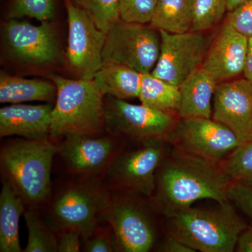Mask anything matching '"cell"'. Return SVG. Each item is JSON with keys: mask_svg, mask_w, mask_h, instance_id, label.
<instances>
[{"mask_svg": "<svg viewBox=\"0 0 252 252\" xmlns=\"http://www.w3.org/2000/svg\"><path fill=\"white\" fill-rule=\"evenodd\" d=\"M231 183L223 160H210L172 146L158 168L155 188L149 200L158 215L165 218L187 210L198 200L228 201L227 192Z\"/></svg>", "mask_w": 252, "mask_h": 252, "instance_id": "1", "label": "cell"}, {"mask_svg": "<svg viewBox=\"0 0 252 252\" xmlns=\"http://www.w3.org/2000/svg\"><path fill=\"white\" fill-rule=\"evenodd\" d=\"M56 153L57 142L51 138L4 141L0 147L1 182L23 198L26 207L42 206L52 190L51 172Z\"/></svg>", "mask_w": 252, "mask_h": 252, "instance_id": "2", "label": "cell"}, {"mask_svg": "<svg viewBox=\"0 0 252 252\" xmlns=\"http://www.w3.org/2000/svg\"><path fill=\"white\" fill-rule=\"evenodd\" d=\"M228 200L210 208L190 207L162 218L164 234L195 252H233L240 235L249 226Z\"/></svg>", "mask_w": 252, "mask_h": 252, "instance_id": "3", "label": "cell"}, {"mask_svg": "<svg viewBox=\"0 0 252 252\" xmlns=\"http://www.w3.org/2000/svg\"><path fill=\"white\" fill-rule=\"evenodd\" d=\"M53 185L49 198L39 207L46 223L56 233L75 228L88 236L102 222L101 210L106 189L103 180L65 175Z\"/></svg>", "mask_w": 252, "mask_h": 252, "instance_id": "4", "label": "cell"}, {"mask_svg": "<svg viewBox=\"0 0 252 252\" xmlns=\"http://www.w3.org/2000/svg\"><path fill=\"white\" fill-rule=\"evenodd\" d=\"M57 95L52 112L50 138L58 141L67 134L99 136L107 133L104 94L94 79L53 76Z\"/></svg>", "mask_w": 252, "mask_h": 252, "instance_id": "5", "label": "cell"}, {"mask_svg": "<svg viewBox=\"0 0 252 252\" xmlns=\"http://www.w3.org/2000/svg\"><path fill=\"white\" fill-rule=\"evenodd\" d=\"M101 217L114 230L118 252L152 251L163 233L162 218L142 195L106 189Z\"/></svg>", "mask_w": 252, "mask_h": 252, "instance_id": "6", "label": "cell"}, {"mask_svg": "<svg viewBox=\"0 0 252 252\" xmlns=\"http://www.w3.org/2000/svg\"><path fill=\"white\" fill-rule=\"evenodd\" d=\"M171 147L163 140L127 144L106 174L104 188L150 198L158 168Z\"/></svg>", "mask_w": 252, "mask_h": 252, "instance_id": "7", "label": "cell"}, {"mask_svg": "<svg viewBox=\"0 0 252 252\" xmlns=\"http://www.w3.org/2000/svg\"><path fill=\"white\" fill-rule=\"evenodd\" d=\"M104 101L106 131L127 144L154 140L168 142L180 119L177 112L130 104L110 95L104 96Z\"/></svg>", "mask_w": 252, "mask_h": 252, "instance_id": "8", "label": "cell"}, {"mask_svg": "<svg viewBox=\"0 0 252 252\" xmlns=\"http://www.w3.org/2000/svg\"><path fill=\"white\" fill-rule=\"evenodd\" d=\"M57 142V153L66 175L103 180L112 162L127 143L111 134H67Z\"/></svg>", "mask_w": 252, "mask_h": 252, "instance_id": "9", "label": "cell"}, {"mask_svg": "<svg viewBox=\"0 0 252 252\" xmlns=\"http://www.w3.org/2000/svg\"><path fill=\"white\" fill-rule=\"evenodd\" d=\"M154 30L119 20L107 32L102 52L103 64H124L142 74L152 72L160 46V34Z\"/></svg>", "mask_w": 252, "mask_h": 252, "instance_id": "10", "label": "cell"}, {"mask_svg": "<svg viewBox=\"0 0 252 252\" xmlns=\"http://www.w3.org/2000/svg\"><path fill=\"white\" fill-rule=\"evenodd\" d=\"M67 10V59L80 79H94L103 66L102 52L107 32L99 29L89 14L72 0H63Z\"/></svg>", "mask_w": 252, "mask_h": 252, "instance_id": "11", "label": "cell"}, {"mask_svg": "<svg viewBox=\"0 0 252 252\" xmlns=\"http://www.w3.org/2000/svg\"><path fill=\"white\" fill-rule=\"evenodd\" d=\"M172 147L210 160L222 161L241 144L226 126L212 119H180L168 139Z\"/></svg>", "mask_w": 252, "mask_h": 252, "instance_id": "12", "label": "cell"}, {"mask_svg": "<svg viewBox=\"0 0 252 252\" xmlns=\"http://www.w3.org/2000/svg\"><path fill=\"white\" fill-rule=\"evenodd\" d=\"M158 32L160 53L151 74L180 87L192 72L203 64L208 50L207 39L200 32Z\"/></svg>", "mask_w": 252, "mask_h": 252, "instance_id": "13", "label": "cell"}, {"mask_svg": "<svg viewBox=\"0 0 252 252\" xmlns=\"http://www.w3.org/2000/svg\"><path fill=\"white\" fill-rule=\"evenodd\" d=\"M3 35L10 56L23 64L48 65L61 56L57 34L50 21L34 26L27 21L9 19L5 24Z\"/></svg>", "mask_w": 252, "mask_h": 252, "instance_id": "14", "label": "cell"}, {"mask_svg": "<svg viewBox=\"0 0 252 252\" xmlns=\"http://www.w3.org/2000/svg\"><path fill=\"white\" fill-rule=\"evenodd\" d=\"M212 119L233 131L241 144L252 139V85L245 78L217 84Z\"/></svg>", "mask_w": 252, "mask_h": 252, "instance_id": "15", "label": "cell"}, {"mask_svg": "<svg viewBox=\"0 0 252 252\" xmlns=\"http://www.w3.org/2000/svg\"><path fill=\"white\" fill-rule=\"evenodd\" d=\"M248 49V36L225 22L207 50L202 67L217 84L231 80L243 73Z\"/></svg>", "mask_w": 252, "mask_h": 252, "instance_id": "16", "label": "cell"}, {"mask_svg": "<svg viewBox=\"0 0 252 252\" xmlns=\"http://www.w3.org/2000/svg\"><path fill=\"white\" fill-rule=\"evenodd\" d=\"M54 106L51 103H20L2 107L0 109V137L18 136L30 140L50 138Z\"/></svg>", "mask_w": 252, "mask_h": 252, "instance_id": "17", "label": "cell"}, {"mask_svg": "<svg viewBox=\"0 0 252 252\" xmlns=\"http://www.w3.org/2000/svg\"><path fill=\"white\" fill-rule=\"evenodd\" d=\"M217 85V81L202 66L192 72L180 86V119H211Z\"/></svg>", "mask_w": 252, "mask_h": 252, "instance_id": "18", "label": "cell"}, {"mask_svg": "<svg viewBox=\"0 0 252 252\" xmlns=\"http://www.w3.org/2000/svg\"><path fill=\"white\" fill-rule=\"evenodd\" d=\"M57 88L50 81L29 79L11 75L1 71L0 74V102L20 104L28 101H56Z\"/></svg>", "mask_w": 252, "mask_h": 252, "instance_id": "19", "label": "cell"}, {"mask_svg": "<svg viewBox=\"0 0 252 252\" xmlns=\"http://www.w3.org/2000/svg\"><path fill=\"white\" fill-rule=\"evenodd\" d=\"M0 193V252H23L20 245V219L26 211L24 200L6 182Z\"/></svg>", "mask_w": 252, "mask_h": 252, "instance_id": "20", "label": "cell"}, {"mask_svg": "<svg viewBox=\"0 0 252 252\" xmlns=\"http://www.w3.org/2000/svg\"><path fill=\"white\" fill-rule=\"evenodd\" d=\"M142 74L124 64H103L94 81L104 95L126 100L138 97Z\"/></svg>", "mask_w": 252, "mask_h": 252, "instance_id": "21", "label": "cell"}, {"mask_svg": "<svg viewBox=\"0 0 252 252\" xmlns=\"http://www.w3.org/2000/svg\"><path fill=\"white\" fill-rule=\"evenodd\" d=\"M151 26L171 33L191 31L193 0H158Z\"/></svg>", "mask_w": 252, "mask_h": 252, "instance_id": "22", "label": "cell"}, {"mask_svg": "<svg viewBox=\"0 0 252 252\" xmlns=\"http://www.w3.org/2000/svg\"><path fill=\"white\" fill-rule=\"evenodd\" d=\"M138 98L141 103L151 108L178 113L180 87L154 77L151 73L143 74Z\"/></svg>", "mask_w": 252, "mask_h": 252, "instance_id": "23", "label": "cell"}, {"mask_svg": "<svg viewBox=\"0 0 252 252\" xmlns=\"http://www.w3.org/2000/svg\"><path fill=\"white\" fill-rule=\"evenodd\" d=\"M25 220L28 232L23 252H57V233L46 223L39 207H26Z\"/></svg>", "mask_w": 252, "mask_h": 252, "instance_id": "24", "label": "cell"}, {"mask_svg": "<svg viewBox=\"0 0 252 252\" xmlns=\"http://www.w3.org/2000/svg\"><path fill=\"white\" fill-rule=\"evenodd\" d=\"M223 165L232 182L252 185V139L240 144L223 160Z\"/></svg>", "mask_w": 252, "mask_h": 252, "instance_id": "25", "label": "cell"}, {"mask_svg": "<svg viewBox=\"0 0 252 252\" xmlns=\"http://www.w3.org/2000/svg\"><path fill=\"white\" fill-rule=\"evenodd\" d=\"M73 2L85 11L97 27L107 32L120 20L119 0H72Z\"/></svg>", "mask_w": 252, "mask_h": 252, "instance_id": "26", "label": "cell"}, {"mask_svg": "<svg viewBox=\"0 0 252 252\" xmlns=\"http://www.w3.org/2000/svg\"><path fill=\"white\" fill-rule=\"evenodd\" d=\"M228 0H193L191 31L202 32L220 22L227 10Z\"/></svg>", "mask_w": 252, "mask_h": 252, "instance_id": "27", "label": "cell"}, {"mask_svg": "<svg viewBox=\"0 0 252 252\" xmlns=\"http://www.w3.org/2000/svg\"><path fill=\"white\" fill-rule=\"evenodd\" d=\"M56 12V0H13L10 6L9 19L24 17L38 21H51Z\"/></svg>", "mask_w": 252, "mask_h": 252, "instance_id": "28", "label": "cell"}, {"mask_svg": "<svg viewBox=\"0 0 252 252\" xmlns=\"http://www.w3.org/2000/svg\"><path fill=\"white\" fill-rule=\"evenodd\" d=\"M158 0H119V17L127 23L145 25L153 18Z\"/></svg>", "mask_w": 252, "mask_h": 252, "instance_id": "29", "label": "cell"}, {"mask_svg": "<svg viewBox=\"0 0 252 252\" xmlns=\"http://www.w3.org/2000/svg\"><path fill=\"white\" fill-rule=\"evenodd\" d=\"M81 252H118L117 238L111 225L100 222L90 235L81 238Z\"/></svg>", "mask_w": 252, "mask_h": 252, "instance_id": "30", "label": "cell"}, {"mask_svg": "<svg viewBox=\"0 0 252 252\" xmlns=\"http://www.w3.org/2000/svg\"><path fill=\"white\" fill-rule=\"evenodd\" d=\"M225 22L243 35L252 36V0H247L228 11Z\"/></svg>", "mask_w": 252, "mask_h": 252, "instance_id": "31", "label": "cell"}, {"mask_svg": "<svg viewBox=\"0 0 252 252\" xmlns=\"http://www.w3.org/2000/svg\"><path fill=\"white\" fill-rule=\"evenodd\" d=\"M227 195L228 200L252 220V185L232 182Z\"/></svg>", "mask_w": 252, "mask_h": 252, "instance_id": "32", "label": "cell"}, {"mask_svg": "<svg viewBox=\"0 0 252 252\" xmlns=\"http://www.w3.org/2000/svg\"><path fill=\"white\" fill-rule=\"evenodd\" d=\"M57 252H81V233L75 228L57 232Z\"/></svg>", "mask_w": 252, "mask_h": 252, "instance_id": "33", "label": "cell"}, {"mask_svg": "<svg viewBox=\"0 0 252 252\" xmlns=\"http://www.w3.org/2000/svg\"><path fill=\"white\" fill-rule=\"evenodd\" d=\"M154 251L158 252H195L189 247L182 243L180 240H177L170 235L164 234L160 237Z\"/></svg>", "mask_w": 252, "mask_h": 252, "instance_id": "34", "label": "cell"}, {"mask_svg": "<svg viewBox=\"0 0 252 252\" xmlns=\"http://www.w3.org/2000/svg\"><path fill=\"white\" fill-rule=\"evenodd\" d=\"M235 252H252V226H248L240 235Z\"/></svg>", "mask_w": 252, "mask_h": 252, "instance_id": "35", "label": "cell"}, {"mask_svg": "<svg viewBox=\"0 0 252 252\" xmlns=\"http://www.w3.org/2000/svg\"><path fill=\"white\" fill-rule=\"evenodd\" d=\"M243 74L245 79L252 85V36L248 37V54H247Z\"/></svg>", "mask_w": 252, "mask_h": 252, "instance_id": "36", "label": "cell"}, {"mask_svg": "<svg viewBox=\"0 0 252 252\" xmlns=\"http://www.w3.org/2000/svg\"><path fill=\"white\" fill-rule=\"evenodd\" d=\"M247 0H228L227 1V10L228 11H232L235 9L239 5L245 2Z\"/></svg>", "mask_w": 252, "mask_h": 252, "instance_id": "37", "label": "cell"}]
</instances>
